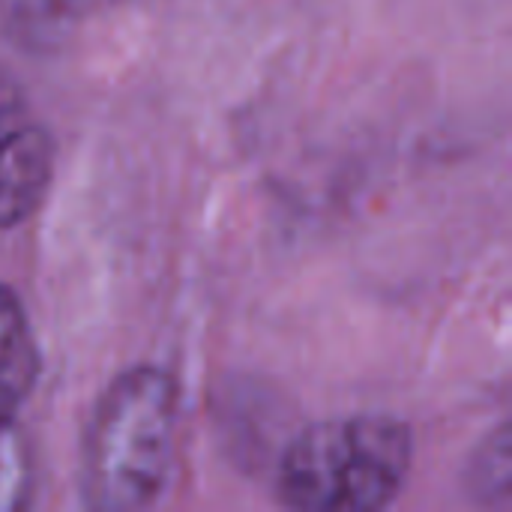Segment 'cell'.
Returning a JSON list of instances; mask_svg holds the SVG:
<instances>
[{
	"label": "cell",
	"instance_id": "cell-1",
	"mask_svg": "<svg viewBox=\"0 0 512 512\" xmlns=\"http://www.w3.org/2000/svg\"><path fill=\"white\" fill-rule=\"evenodd\" d=\"M177 450V387L153 366L111 381L84 435L81 492L96 510L135 512L153 507Z\"/></svg>",
	"mask_w": 512,
	"mask_h": 512
},
{
	"label": "cell",
	"instance_id": "cell-2",
	"mask_svg": "<svg viewBox=\"0 0 512 512\" xmlns=\"http://www.w3.org/2000/svg\"><path fill=\"white\" fill-rule=\"evenodd\" d=\"M411 456V432L393 417L318 423L288 447L279 495L306 512L381 510L402 492Z\"/></svg>",
	"mask_w": 512,
	"mask_h": 512
},
{
	"label": "cell",
	"instance_id": "cell-3",
	"mask_svg": "<svg viewBox=\"0 0 512 512\" xmlns=\"http://www.w3.org/2000/svg\"><path fill=\"white\" fill-rule=\"evenodd\" d=\"M54 144L24 99L0 78V228L27 219L48 192Z\"/></svg>",
	"mask_w": 512,
	"mask_h": 512
},
{
	"label": "cell",
	"instance_id": "cell-4",
	"mask_svg": "<svg viewBox=\"0 0 512 512\" xmlns=\"http://www.w3.org/2000/svg\"><path fill=\"white\" fill-rule=\"evenodd\" d=\"M39 375V351L18 297L0 285V423L24 405Z\"/></svg>",
	"mask_w": 512,
	"mask_h": 512
},
{
	"label": "cell",
	"instance_id": "cell-5",
	"mask_svg": "<svg viewBox=\"0 0 512 512\" xmlns=\"http://www.w3.org/2000/svg\"><path fill=\"white\" fill-rule=\"evenodd\" d=\"M99 6L102 0H0V18L30 45H57Z\"/></svg>",
	"mask_w": 512,
	"mask_h": 512
},
{
	"label": "cell",
	"instance_id": "cell-6",
	"mask_svg": "<svg viewBox=\"0 0 512 512\" xmlns=\"http://www.w3.org/2000/svg\"><path fill=\"white\" fill-rule=\"evenodd\" d=\"M30 495V456L9 423H0V512L21 510Z\"/></svg>",
	"mask_w": 512,
	"mask_h": 512
}]
</instances>
